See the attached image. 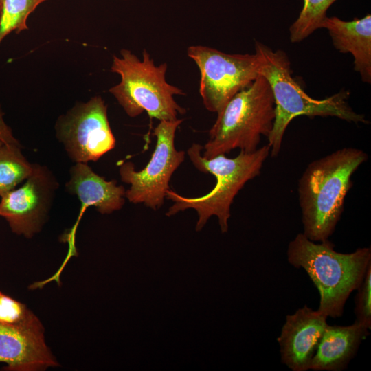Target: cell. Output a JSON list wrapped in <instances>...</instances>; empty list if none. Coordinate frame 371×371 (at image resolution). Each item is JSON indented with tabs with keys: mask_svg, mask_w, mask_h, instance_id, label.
Returning <instances> with one entry per match:
<instances>
[{
	"mask_svg": "<svg viewBox=\"0 0 371 371\" xmlns=\"http://www.w3.org/2000/svg\"><path fill=\"white\" fill-rule=\"evenodd\" d=\"M0 324L44 330L38 318L25 304L0 291Z\"/></svg>",
	"mask_w": 371,
	"mask_h": 371,
	"instance_id": "obj_19",
	"label": "cell"
},
{
	"mask_svg": "<svg viewBox=\"0 0 371 371\" xmlns=\"http://www.w3.org/2000/svg\"><path fill=\"white\" fill-rule=\"evenodd\" d=\"M16 143L19 142L14 137L11 128L5 122L0 105V146L5 144Z\"/></svg>",
	"mask_w": 371,
	"mask_h": 371,
	"instance_id": "obj_21",
	"label": "cell"
},
{
	"mask_svg": "<svg viewBox=\"0 0 371 371\" xmlns=\"http://www.w3.org/2000/svg\"><path fill=\"white\" fill-rule=\"evenodd\" d=\"M55 129L56 137L75 163L96 161L115 146L107 106L99 95L76 103L58 118Z\"/></svg>",
	"mask_w": 371,
	"mask_h": 371,
	"instance_id": "obj_9",
	"label": "cell"
},
{
	"mask_svg": "<svg viewBox=\"0 0 371 371\" xmlns=\"http://www.w3.org/2000/svg\"><path fill=\"white\" fill-rule=\"evenodd\" d=\"M66 183L67 191L76 194L80 201L82 213L93 206L102 214L120 210L124 204L125 189L115 180L106 181L93 171L87 163H76L70 170Z\"/></svg>",
	"mask_w": 371,
	"mask_h": 371,
	"instance_id": "obj_14",
	"label": "cell"
},
{
	"mask_svg": "<svg viewBox=\"0 0 371 371\" xmlns=\"http://www.w3.org/2000/svg\"><path fill=\"white\" fill-rule=\"evenodd\" d=\"M183 120L159 121L153 133L156 137L155 150L141 170H136L131 161L120 165L121 180L130 185L125 191V198L129 202L143 203L154 210L164 203L170 179L185 159V151L177 150L175 145V133Z\"/></svg>",
	"mask_w": 371,
	"mask_h": 371,
	"instance_id": "obj_7",
	"label": "cell"
},
{
	"mask_svg": "<svg viewBox=\"0 0 371 371\" xmlns=\"http://www.w3.org/2000/svg\"><path fill=\"white\" fill-rule=\"evenodd\" d=\"M187 55L199 68V93L210 112L218 113L260 76L255 53L227 54L207 46L191 45Z\"/></svg>",
	"mask_w": 371,
	"mask_h": 371,
	"instance_id": "obj_8",
	"label": "cell"
},
{
	"mask_svg": "<svg viewBox=\"0 0 371 371\" xmlns=\"http://www.w3.org/2000/svg\"><path fill=\"white\" fill-rule=\"evenodd\" d=\"M327 317L306 305L287 315L277 341L282 363L292 371L309 370Z\"/></svg>",
	"mask_w": 371,
	"mask_h": 371,
	"instance_id": "obj_11",
	"label": "cell"
},
{
	"mask_svg": "<svg viewBox=\"0 0 371 371\" xmlns=\"http://www.w3.org/2000/svg\"><path fill=\"white\" fill-rule=\"evenodd\" d=\"M328 239L313 242L300 233L290 241L288 262L302 268L319 293L317 311L327 317H341L350 293L361 284L371 264V248L359 247L352 253L334 249Z\"/></svg>",
	"mask_w": 371,
	"mask_h": 371,
	"instance_id": "obj_3",
	"label": "cell"
},
{
	"mask_svg": "<svg viewBox=\"0 0 371 371\" xmlns=\"http://www.w3.org/2000/svg\"><path fill=\"white\" fill-rule=\"evenodd\" d=\"M167 68L166 63L156 66L146 49L141 60L123 49L120 56H113L111 67V71L120 76V82L109 91L131 117L146 112L159 121L175 120L179 114H186V109L177 104L174 96L185 93L166 81Z\"/></svg>",
	"mask_w": 371,
	"mask_h": 371,
	"instance_id": "obj_6",
	"label": "cell"
},
{
	"mask_svg": "<svg viewBox=\"0 0 371 371\" xmlns=\"http://www.w3.org/2000/svg\"><path fill=\"white\" fill-rule=\"evenodd\" d=\"M274 120L271 89L267 80L259 76L217 113L202 155L209 159L236 148L252 153L258 148L261 137L269 136Z\"/></svg>",
	"mask_w": 371,
	"mask_h": 371,
	"instance_id": "obj_5",
	"label": "cell"
},
{
	"mask_svg": "<svg viewBox=\"0 0 371 371\" xmlns=\"http://www.w3.org/2000/svg\"><path fill=\"white\" fill-rule=\"evenodd\" d=\"M322 28L328 30L333 44L340 53L354 58L355 70L363 82H371V15L346 21L337 16H326Z\"/></svg>",
	"mask_w": 371,
	"mask_h": 371,
	"instance_id": "obj_15",
	"label": "cell"
},
{
	"mask_svg": "<svg viewBox=\"0 0 371 371\" xmlns=\"http://www.w3.org/2000/svg\"><path fill=\"white\" fill-rule=\"evenodd\" d=\"M368 329L357 322L348 326L327 325L311 359L309 370L341 371L355 356Z\"/></svg>",
	"mask_w": 371,
	"mask_h": 371,
	"instance_id": "obj_13",
	"label": "cell"
},
{
	"mask_svg": "<svg viewBox=\"0 0 371 371\" xmlns=\"http://www.w3.org/2000/svg\"><path fill=\"white\" fill-rule=\"evenodd\" d=\"M48 0H3L0 14V44L9 34L28 29L27 20L42 3Z\"/></svg>",
	"mask_w": 371,
	"mask_h": 371,
	"instance_id": "obj_18",
	"label": "cell"
},
{
	"mask_svg": "<svg viewBox=\"0 0 371 371\" xmlns=\"http://www.w3.org/2000/svg\"><path fill=\"white\" fill-rule=\"evenodd\" d=\"M34 164L21 153L20 143L0 146V196L16 188L32 174Z\"/></svg>",
	"mask_w": 371,
	"mask_h": 371,
	"instance_id": "obj_16",
	"label": "cell"
},
{
	"mask_svg": "<svg viewBox=\"0 0 371 371\" xmlns=\"http://www.w3.org/2000/svg\"><path fill=\"white\" fill-rule=\"evenodd\" d=\"M0 363L9 371H41L58 363L47 347L44 330L0 324Z\"/></svg>",
	"mask_w": 371,
	"mask_h": 371,
	"instance_id": "obj_12",
	"label": "cell"
},
{
	"mask_svg": "<svg viewBox=\"0 0 371 371\" xmlns=\"http://www.w3.org/2000/svg\"><path fill=\"white\" fill-rule=\"evenodd\" d=\"M368 159L363 150L339 148L311 162L297 183L303 234L313 242L328 240L344 211L352 176Z\"/></svg>",
	"mask_w": 371,
	"mask_h": 371,
	"instance_id": "obj_1",
	"label": "cell"
},
{
	"mask_svg": "<svg viewBox=\"0 0 371 371\" xmlns=\"http://www.w3.org/2000/svg\"><path fill=\"white\" fill-rule=\"evenodd\" d=\"M355 297V322L371 329V264L358 287Z\"/></svg>",
	"mask_w": 371,
	"mask_h": 371,
	"instance_id": "obj_20",
	"label": "cell"
},
{
	"mask_svg": "<svg viewBox=\"0 0 371 371\" xmlns=\"http://www.w3.org/2000/svg\"><path fill=\"white\" fill-rule=\"evenodd\" d=\"M258 72L271 89L275 102V120L267 137L270 155L276 157L289 123L296 117L331 116L355 124H368L364 115L355 112L348 104L350 93L341 90L324 99H315L306 94L292 77L290 60L282 50L255 42Z\"/></svg>",
	"mask_w": 371,
	"mask_h": 371,
	"instance_id": "obj_2",
	"label": "cell"
},
{
	"mask_svg": "<svg viewBox=\"0 0 371 371\" xmlns=\"http://www.w3.org/2000/svg\"><path fill=\"white\" fill-rule=\"evenodd\" d=\"M202 150L201 145L194 143L186 153L198 170L215 177L214 187L205 195L196 197L183 196L169 189L166 198L173 204L166 215L171 216L179 212L194 209L199 216L196 231L202 229L212 216H216L221 232L225 233L228 230L234 199L247 182L260 174L264 162L270 155V148L267 144L252 153L240 151L233 158L225 154L205 158L201 154Z\"/></svg>",
	"mask_w": 371,
	"mask_h": 371,
	"instance_id": "obj_4",
	"label": "cell"
},
{
	"mask_svg": "<svg viewBox=\"0 0 371 371\" xmlns=\"http://www.w3.org/2000/svg\"><path fill=\"white\" fill-rule=\"evenodd\" d=\"M58 183L45 166L34 164L25 183L1 198L0 216L12 232L32 238L38 232L51 207Z\"/></svg>",
	"mask_w": 371,
	"mask_h": 371,
	"instance_id": "obj_10",
	"label": "cell"
},
{
	"mask_svg": "<svg viewBox=\"0 0 371 371\" xmlns=\"http://www.w3.org/2000/svg\"><path fill=\"white\" fill-rule=\"evenodd\" d=\"M2 3H3V0H0V14H1V12Z\"/></svg>",
	"mask_w": 371,
	"mask_h": 371,
	"instance_id": "obj_22",
	"label": "cell"
},
{
	"mask_svg": "<svg viewBox=\"0 0 371 371\" xmlns=\"http://www.w3.org/2000/svg\"><path fill=\"white\" fill-rule=\"evenodd\" d=\"M337 0H304L303 7L289 27L290 40L298 43L322 28L326 12Z\"/></svg>",
	"mask_w": 371,
	"mask_h": 371,
	"instance_id": "obj_17",
	"label": "cell"
}]
</instances>
